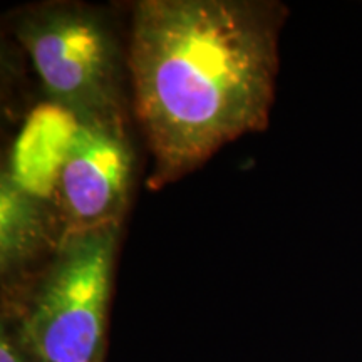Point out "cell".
<instances>
[{
	"mask_svg": "<svg viewBox=\"0 0 362 362\" xmlns=\"http://www.w3.org/2000/svg\"><path fill=\"white\" fill-rule=\"evenodd\" d=\"M287 8L260 0H143L126 69L153 158L148 187L183 178L269 124Z\"/></svg>",
	"mask_w": 362,
	"mask_h": 362,
	"instance_id": "1",
	"label": "cell"
},
{
	"mask_svg": "<svg viewBox=\"0 0 362 362\" xmlns=\"http://www.w3.org/2000/svg\"><path fill=\"white\" fill-rule=\"evenodd\" d=\"M121 223L66 232L42 274L4 305L39 362L104 361Z\"/></svg>",
	"mask_w": 362,
	"mask_h": 362,
	"instance_id": "2",
	"label": "cell"
},
{
	"mask_svg": "<svg viewBox=\"0 0 362 362\" xmlns=\"http://www.w3.org/2000/svg\"><path fill=\"white\" fill-rule=\"evenodd\" d=\"M13 30L52 106L81 124L124 128L123 54L99 8L35 6L17 16Z\"/></svg>",
	"mask_w": 362,
	"mask_h": 362,
	"instance_id": "3",
	"label": "cell"
},
{
	"mask_svg": "<svg viewBox=\"0 0 362 362\" xmlns=\"http://www.w3.org/2000/svg\"><path fill=\"white\" fill-rule=\"evenodd\" d=\"M133 168L124 128L78 123L51 198L66 232L121 223Z\"/></svg>",
	"mask_w": 362,
	"mask_h": 362,
	"instance_id": "4",
	"label": "cell"
},
{
	"mask_svg": "<svg viewBox=\"0 0 362 362\" xmlns=\"http://www.w3.org/2000/svg\"><path fill=\"white\" fill-rule=\"evenodd\" d=\"M66 235L56 206L4 173L0 181V272L19 282L45 253L54 255Z\"/></svg>",
	"mask_w": 362,
	"mask_h": 362,
	"instance_id": "5",
	"label": "cell"
},
{
	"mask_svg": "<svg viewBox=\"0 0 362 362\" xmlns=\"http://www.w3.org/2000/svg\"><path fill=\"white\" fill-rule=\"evenodd\" d=\"M0 362H39L27 349L13 320L4 314L0 325Z\"/></svg>",
	"mask_w": 362,
	"mask_h": 362,
	"instance_id": "6",
	"label": "cell"
},
{
	"mask_svg": "<svg viewBox=\"0 0 362 362\" xmlns=\"http://www.w3.org/2000/svg\"><path fill=\"white\" fill-rule=\"evenodd\" d=\"M99 362H103V361H99Z\"/></svg>",
	"mask_w": 362,
	"mask_h": 362,
	"instance_id": "7",
	"label": "cell"
}]
</instances>
